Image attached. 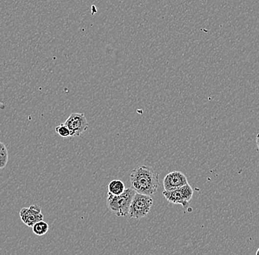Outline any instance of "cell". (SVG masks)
Here are the masks:
<instances>
[{
    "instance_id": "obj_1",
    "label": "cell",
    "mask_w": 259,
    "mask_h": 255,
    "mask_svg": "<svg viewBox=\"0 0 259 255\" xmlns=\"http://www.w3.org/2000/svg\"><path fill=\"white\" fill-rule=\"evenodd\" d=\"M130 178L132 188L137 193L151 196L157 192L159 173L151 167L143 165L134 168Z\"/></svg>"
},
{
    "instance_id": "obj_2",
    "label": "cell",
    "mask_w": 259,
    "mask_h": 255,
    "mask_svg": "<svg viewBox=\"0 0 259 255\" xmlns=\"http://www.w3.org/2000/svg\"><path fill=\"white\" fill-rule=\"evenodd\" d=\"M136 191L133 188L125 189L119 196L108 195L107 206L117 216L126 217L128 215L129 208L131 206Z\"/></svg>"
},
{
    "instance_id": "obj_3",
    "label": "cell",
    "mask_w": 259,
    "mask_h": 255,
    "mask_svg": "<svg viewBox=\"0 0 259 255\" xmlns=\"http://www.w3.org/2000/svg\"><path fill=\"white\" fill-rule=\"evenodd\" d=\"M153 204L151 196L140 194L136 192L131 206L129 208L128 216L134 219H141L148 215Z\"/></svg>"
},
{
    "instance_id": "obj_4",
    "label": "cell",
    "mask_w": 259,
    "mask_h": 255,
    "mask_svg": "<svg viewBox=\"0 0 259 255\" xmlns=\"http://www.w3.org/2000/svg\"><path fill=\"white\" fill-rule=\"evenodd\" d=\"M64 123L69 128L71 137H80L89 128L87 119L81 113H71Z\"/></svg>"
},
{
    "instance_id": "obj_5",
    "label": "cell",
    "mask_w": 259,
    "mask_h": 255,
    "mask_svg": "<svg viewBox=\"0 0 259 255\" xmlns=\"http://www.w3.org/2000/svg\"><path fill=\"white\" fill-rule=\"evenodd\" d=\"M20 216L22 221L29 227H33L35 224L44 220L42 208L37 204H32L30 207L23 208L20 210Z\"/></svg>"
},
{
    "instance_id": "obj_6",
    "label": "cell",
    "mask_w": 259,
    "mask_h": 255,
    "mask_svg": "<svg viewBox=\"0 0 259 255\" xmlns=\"http://www.w3.org/2000/svg\"><path fill=\"white\" fill-rule=\"evenodd\" d=\"M188 184L187 177L181 171H172L164 178L165 190H172L180 188Z\"/></svg>"
},
{
    "instance_id": "obj_7",
    "label": "cell",
    "mask_w": 259,
    "mask_h": 255,
    "mask_svg": "<svg viewBox=\"0 0 259 255\" xmlns=\"http://www.w3.org/2000/svg\"><path fill=\"white\" fill-rule=\"evenodd\" d=\"M163 195L165 199L172 204H181L182 205L183 207L188 206V203L184 200L179 188L172 190H165Z\"/></svg>"
},
{
    "instance_id": "obj_8",
    "label": "cell",
    "mask_w": 259,
    "mask_h": 255,
    "mask_svg": "<svg viewBox=\"0 0 259 255\" xmlns=\"http://www.w3.org/2000/svg\"><path fill=\"white\" fill-rule=\"evenodd\" d=\"M125 190V185L121 180H113L108 186V195L119 196Z\"/></svg>"
},
{
    "instance_id": "obj_9",
    "label": "cell",
    "mask_w": 259,
    "mask_h": 255,
    "mask_svg": "<svg viewBox=\"0 0 259 255\" xmlns=\"http://www.w3.org/2000/svg\"><path fill=\"white\" fill-rule=\"evenodd\" d=\"M33 233L38 236H43L49 231V224L45 221H39L32 227Z\"/></svg>"
},
{
    "instance_id": "obj_10",
    "label": "cell",
    "mask_w": 259,
    "mask_h": 255,
    "mask_svg": "<svg viewBox=\"0 0 259 255\" xmlns=\"http://www.w3.org/2000/svg\"><path fill=\"white\" fill-rule=\"evenodd\" d=\"M8 162V152L6 146L0 142V169H3Z\"/></svg>"
},
{
    "instance_id": "obj_11",
    "label": "cell",
    "mask_w": 259,
    "mask_h": 255,
    "mask_svg": "<svg viewBox=\"0 0 259 255\" xmlns=\"http://www.w3.org/2000/svg\"><path fill=\"white\" fill-rule=\"evenodd\" d=\"M180 191L182 193L183 197H184V200L187 202V203L189 204V202H191V199H192L193 192L192 188H191V186L188 184H185V185L179 188Z\"/></svg>"
},
{
    "instance_id": "obj_12",
    "label": "cell",
    "mask_w": 259,
    "mask_h": 255,
    "mask_svg": "<svg viewBox=\"0 0 259 255\" xmlns=\"http://www.w3.org/2000/svg\"><path fill=\"white\" fill-rule=\"evenodd\" d=\"M55 132L58 135L61 136V137H64V138L70 137V129L64 123H62V124L59 125V126L55 128Z\"/></svg>"
},
{
    "instance_id": "obj_13",
    "label": "cell",
    "mask_w": 259,
    "mask_h": 255,
    "mask_svg": "<svg viewBox=\"0 0 259 255\" xmlns=\"http://www.w3.org/2000/svg\"><path fill=\"white\" fill-rule=\"evenodd\" d=\"M256 145H257L258 149H259V133L256 137Z\"/></svg>"
},
{
    "instance_id": "obj_14",
    "label": "cell",
    "mask_w": 259,
    "mask_h": 255,
    "mask_svg": "<svg viewBox=\"0 0 259 255\" xmlns=\"http://www.w3.org/2000/svg\"><path fill=\"white\" fill-rule=\"evenodd\" d=\"M256 255H259V248L258 249L257 252H256Z\"/></svg>"
}]
</instances>
